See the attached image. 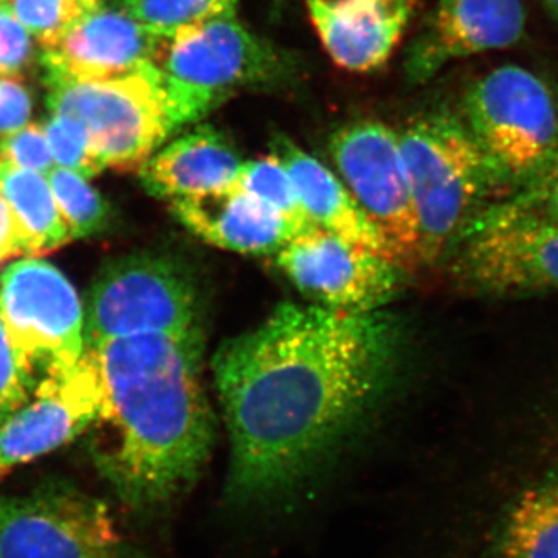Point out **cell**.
I'll return each instance as SVG.
<instances>
[{
    "label": "cell",
    "mask_w": 558,
    "mask_h": 558,
    "mask_svg": "<svg viewBox=\"0 0 558 558\" xmlns=\"http://www.w3.org/2000/svg\"><path fill=\"white\" fill-rule=\"evenodd\" d=\"M398 318L281 303L223 341L211 368L230 438L227 501L275 512L299 501L340 457L391 387Z\"/></svg>",
    "instance_id": "6da1fadb"
},
{
    "label": "cell",
    "mask_w": 558,
    "mask_h": 558,
    "mask_svg": "<svg viewBox=\"0 0 558 558\" xmlns=\"http://www.w3.org/2000/svg\"><path fill=\"white\" fill-rule=\"evenodd\" d=\"M100 389L90 453L121 502L160 509L199 478L215 446L204 329L86 347Z\"/></svg>",
    "instance_id": "7a4b0ae2"
},
{
    "label": "cell",
    "mask_w": 558,
    "mask_h": 558,
    "mask_svg": "<svg viewBox=\"0 0 558 558\" xmlns=\"http://www.w3.org/2000/svg\"><path fill=\"white\" fill-rule=\"evenodd\" d=\"M400 156L416 208L422 259L453 248L484 202L509 180L480 145L462 116L438 108L398 132Z\"/></svg>",
    "instance_id": "3957f363"
},
{
    "label": "cell",
    "mask_w": 558,
    "mask_h": 558,
    "mask_svg": "<svg viewBox=\"0 0 558 558\" xmlns=\"http://www.w3.org/2000/svg\"><path fill=\"white\" fill-rule=\"evenodd\" d=\"M153 65L174 132L242 92L286 86L299 73L289 51L248 31L238 16L161 38Z\"/></svg>",
    "instance_id": "277c9868"
},
{
    "label": "cell",
    "mask_w": 558,
    "mask_h": 558,
    "mask_svg": "<svg viewBox=\"0 0 558 558\" xmlns=\"http://www.w3.org/2000/svg\"><path fill=\"white\" fill-rule=\"evenodd\" d=\"M462 119L490 159L519 186L558 149V106L538 75L502 65L465 92Z\"/></svg>",
    "instance_id": "5b68a950"
},
{
    "label": "cell",
    "mask_w": 558,
    "mask_h": 558,
    "mask_svg": "<svg viewBox=\"0 0 558 558\" xmlns=\"http://www.w3.org/2000/svg\"><path fill=\"white\" fill-rule=\"evenodd\" d=\"M204 329L199 293L174 260L150 253L110 263L84 307L86 347L146 333Z\"/></svg>",
    "instance_id": "8992f818"
},
{
    "label": "cell",
    "mask_w": 558,
    "mask_h": 558,
    "mask_svg": "<svg viewBox=\"0 0 558 558\" xmlns=\"http://www.w3.org/2000/svg\"><path fill=\"white\" fill-rule=\"evenodd\" d=\"M51 113L78 121L102 167L138 171L174 134L154 65L92 83L50 84Z\"/></svg>",
    "instance_id": "52a82bcc"
},
{
    "label": "cell",
    "mask_w": 558,
    "mask_h": 558,
    "mask_svg": "<svg viewBox=\"0 0 558 558\" xmlns=\"http://www.w3.org/2000/svg\"><path fill=\"white\" fill-rule=\"evenodd\" d=\"M0 318L38 384L75 369L86 354L78 293L38 256H25L0 275Z\"/></svg>",
    "instance_id": "ba28073f"
},
{
    "label": "cell",
    "mask_w": 558,
    "mask_h": 558,
    "mask_svg": "<svg viewBox=\"0 0 558 558\" xmlns=\"http://www.w3.org/2000/svg\"><path fill=\"white\" fill-rule=\"evenodd\" d=\"M341 182L387 244L403 271L424 266L416 208L400 156L398 132L377 120H359L329 138Z\"/></svg>",
    "instance_id": "9c48e42d"
},
{
    "label": "cell",
    "mask_w": 558,
    "mask_h": 558,
    "mask_svg": "<svg viewBox=\"0 0 558 558\" xmlns=\"http://www.w3.org/2000/svg\"><path fill=\"white\" fill-rule=\"evenodd\" d=\"M0 558H128L108 506L65 484L0 494Z\"/></svg>",
    "instance_id": "30bf717a"
},
{
    "label": "cell",
    "mask_w": 558,
    "mask_h": 558,
    "mask_svg": "<svg viewBox=\"0 0 558 558\" xmlns=\"http://www.w3.org/2000/svg\"><path fill=\"white\" fill-rule=\"evenodd\" d=\"M470 288L494 296L558 293V226L515 218L488 205L453 245Z\"/></svg>",
    "instance_id": "8fae6325"
},
{
    "label": "cell",
    "mask_w": 558,
    "mask_h": 558,
    "mask_svg": "<svg viewBox=\"0 0 558 558\" xmlns=\"http://www.w3.org/2000/svg\"><path fill=\"white\" fill-rule=\"evenodd\" d=\"M275 264L311 304L328 310H384L398 295L402 269L317 226L290 238Z\"/></svg>",
    "instance_id": "7c38bea8"
},
{
    "label": "cell",
    "mask_w": 558,
    "mask_h": 558,
    "mask_svg": "<svg viewBox=\"0 0 558 558\" xmlns=\"http://www.w3.org/2000/svg\"><path fill=\"white\" fill-rule=\"evenodd\" d=\"M98 410L97 374L84 354L75 369L40 380L35 396L0 422V476L78 438Z\"/></svg>",
    "instance_id": "4fadbf2b"
},
{
    "label": "cell",
    "mask_w": 558,
    "mask_h": 558,
    "mask_svg": "<svg viewBox=\"0 0 558 558\" xmlns=\"http://www.w3.org/2000/svg\"><path fill=\"white\" fill-rule=\"evenodd\" d=\"M524 28L521 0H438L407 51V80L424 84L450 62L515 46Z\"/></svg>",
    "instance_id": "5bb4252c"
},
{
    "label": "cell",
    "mask_w": 558,
    "mask_h": 558,
    "mask_svg": "<svg viewBox=\"0 0 558 558\" xmlns=\"http://www.w3.org/2000/svg\"><path fill=\"white\" fill-rule=\"evenodd\" d=\"M160 40L116 3L102 2L43 49L47 81L50 86L134 75L153 65Z\"/></svg>",
    "instance_id": "9a60e30c"
},
{
    "label": "cell",
    "mask_w": 558,
    "mask_h": 558,
    "mask_svg": "<svg viewBox=\"0 0 558 558\" xmlns=\"http://www.w3.org/2000/svg\"><path fill=\"white\" fill-rule=\"evenodd\" d=\"M330 60L348 72L381 68L413 16V0H304Z\"/></svg>",
    "instance_id": "2e32d148"
},
{
    "label": "cell",
    "mask_w": 558,
    "mask_h": 558,
    "mask_svg": "<svg viewBox=\"0 0 558 558\" xmlns=\"http://www.w3.org/2000/svg\"><path fill=\"white\" fill-rule=\"evenodd\" d=\"M170 209L202 241L241 255H275L296 234L279 213L234 186L171 201Z\"/></svg>",
    "instance_id": "e0dca14e"
},
{
    "label": "cell",
    "mask_w": 558,
    "mask_h": 558,
    "mask_svg": "<svg viewBox=\"0 0 558 558\" xmlns=\"http://www.w3.org/2000/svg\"><path fill=\"white\" fill-rule=\"evenodd\" d=\"M242 161L222 131L201 124L157 149L138 172L150 196L171 202L231 189Z\"/></svg>",
    "instance_id": "ac0fdd59"
},
{
    "label": "cell",
    "mask_w": 558,
    "mask_h": 558,
    "mask_svg": "<svg viewBox=\"0 0 558 558\" xmlns=\"http://www.w3.org/2000/svg\"><path fill=\"white\" fill-rule=\"evenodd\" d=\"M271 154L288 170L301 207L314 226L355 247L391 260L384 238L359 207L339 175L282 134L271 138Z\"/></svg>",
    "instance_id": "d6986e66"
},
{
    "label": "cell",
    "mask_w": 558,
    "mask_h": 558,
    "mask_svg": "<svg viewBox=\"0 0 558 558\" xmlns=\"http://www.w3.org/2000/svg\"><path fill=\"white\" fill-rule=\"evenodd\" d=\"M487 558H558V468L510 499L492 532Z\"/></svg>",
    "instance_id": "ffe728a7"
},
{
    "label": "cell",
    "mask_w": 558,
    "mask_h": 558,
    "mask_svg": "<svg viewBox=\"0 0 558 558\" xmlns=\"http://www.w3.org/2000/svg\"><path fill=\"white\" fill-rule=\"evenodd\" d=\"M0 196L16 220L25 256L39 258L72 241L47 175L0 160Z\"/></svg>",
    "instance_id": "44dd1931"
},
{
    "label": "cell",
    "mask_w": 558,
    "mask_h": 558,
    "mask_svg": "<svg viewBox=\"0 0 558 558\" xmlns=\"http://www.w3.org/2000/svg\"><path fill=\"white\" fill-rule=\"evenodd\" d=\"M120 10L160 38H172L208 22L238 16L240 0H113Z\"/></svg>",
    "instance_id": "7402d4cb"
},
{
    "label": "cell",
    "mask_w": 558,
    "mask_h": 558,
    "mask_svg": "<svg viewBox=\"0 0 558 558\" xmlns=\"http://www.w3.org/2000/svg\"><path fill=\"white\" fill-rule=\"evenodd\" d=\"M233 186L275 209L296 233L314 226L301 207L288 170L271 153L258 159L242 161Z\"/></svg>",
    "instance_id": "603a6c76"
},
{
    "label": "cell",
    "mask_w": 558,
    "mask_h": 558,
    "mask_svg": "<svg viewBox=\"0 0 558 558\" xmlns=\"http://www.w3.org/2000/svg\"><path fill=\"white\" fill-rule=\"evenodd\" d=\"M47 180L72 240L94 236L105 230L109 219L108 204L97 190L92 189L87 179L54 167Z\"/></svg>",
    "instance_id": "cb8c5ba5"
},
{
    "label": "cell",
    "mask_w": 558,
    "mask_h": 558,
    "mask_svg": "<svg viewBox=\"0 0 558 558\" xmlns=\"http://www.w3.org/2000/svg\"><path fill=\"white\" fill-rule=\"evenodd\" d=\"M102 0H11L14 16L40 49L57 43L76 22L100 7Z\"/></svg>",
    "instance_id": "d4e9b609"
},
{
    "label": "cell",
    "mask_w": 558,
    "mask_h": 558,
    "mask_svg": "<svg viewBox=\"0 0 558 558\" xmlns=\"http://www.w3.org/2000/svg\"><path fill=\"white\" fill-rule=\"evenodd\" d=\"M492 205L505 215L558 226V149L508 199Z\"/></svg>",
    "instance_id": "484cf974"
},
{
    "label": "cell",
    "mask_w": 558,
    "mask_h": 558,
    "mask_svg": "<svg viewBox=\"0 0 558 558\" xmlns=\"http://www.w3.org/2000/svg\"><path fill=\"white\" fill-rule=\"evenodd\" d=\"M54 165L92 179L106 168L95 154L89 135L78 121L51 113L44 124Z\"/></svg>",
    "instance_id": "4316f807"
},
{
    "label": "cell",
    "mask_w": 558,
    "mask_h": 558,
    "mask_svg": "<svg viewBox=\"0 0 558 558\" xmlns=\"http://www.w3.org/2000/svg\"><path fill=\"white\" fill-rule=\"evenodd\" d=\"M38 377L21 357L0 318V422L35 396Z\"/></svg>",
    "instance_id": "83f0119b"
},
{
    "label": "cell",
    "mask_w": 558,
    "mask_h": 558,
    "mask_svg": "<svg viewBox=\"0 0 558 558\" xmlns=\"http://www.w3.org/2000/svg\"><path fill=\"white\" fill-rule=\"evenodd\" d=\"M0 160L14 167L47 175L54 168L46 131L40 124H27L0 140Z\"/></svg>",
    "instance_id": "f1b7e54d"
},
{
    "label": "cell",
    "mask_w": 558,
    "mask_h": 558,
    "mask_svg": "<svg viewBox=\"0 0 558 558\" xmlns=\"http://www.w3.org/2000/svg\"><path fill=\"white\" fill-rule=\"evenodd\" d=\"M32 54L31 33L14 16L10 3L0 2V76L21 78Z\"/></svg>",
    "instance_id": "f546056e"
},
{
    "label": "cell",
    "mask_w": 558,
    "mask_h": 558,
    "mask_svg": "<svg viewBox=\"0 0 558 558\" xmlns=\"http://www.w3.org/2000/svg\"><path fill=\"white\" fill-rule=\"evenodd\" d=\"M32 97L20 78L0 76V140L27 126Z\"/></svg>",
    "instance_id": "4dcf8cb0"
},
{
    "label": "cell",
    "mask_w": 558,
    "mask_h": 558,
    "mask_svg": "<svg viewBox=\"0 0 558 558\" xmlns=\"http://www.w3.org/2000/svg\"><path fill=\"white\" fill-rule=\"evenodd\" d=\"M22 253V240L9 205L0 196V266ZM24 255V253H22Z\"/></svg>",
    "instance_id": "1f68e13d"
},
{
    "label": "cell",
    "mask_w": 558,
    "mask_h": 558,
    "mask_svg": "<svg viewBox=\"0 0 558 558\" xmlns=\"http://www.w3.org/2000/svg\"><path fill=\"white\" fill-rule=\"evenodd\" d=\"M267 5L274 14H281L286 7L289 5L290 0H266Z\"/></svg>",
    "instance_id": "d6a6232c"
},
{
    "label": "cell",
    "mask_w": 558,
    "mask_h": 558,
    "mask_svg": "<svg viewBox=\"0 0 558 558\" xmlns=\"http://www.w3.org/2000/svg\"><path fill=\"white\" fill-rule=\"evenodd\" d=\"M543 3H545L546 9H548L550 13L556 14L558 17V0H543Z\"/></svg>",
    "instance_id": "836d02e7"
},
{
    "label": "cell",
    "mask_w": 558,
    "mask_h": 558,
    "mask_svg": "<svg viewBox=\"0 0 558 558\" xmlns=\"http://www.w3.org/2000/svg\"><path fill=\"white\" fill-rule=\"evenodd\" d=\"M0 2H2V0H0Z\"/></svg>",
    "instance_id": "e575fe53"
}]
</instances>
